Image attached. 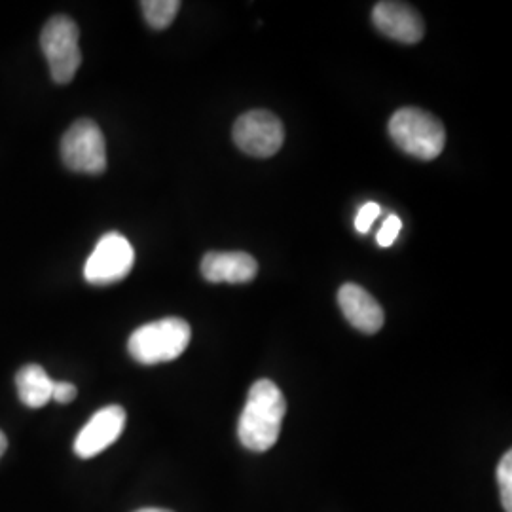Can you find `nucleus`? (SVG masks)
<instances>
[{
  "label": "nucleus",
  "mask_w": 512,
  "mask_h": 512,
  "mask_svg": "<svg viewBox=\"0 0 512 512\" xmlns=\"http://www.w3.org/2000/svg\"><path fill=\"white\" fill-rule=\"evenodd\" d=\"M287 401L272 380L253 384L238 421L239 442L251 452H268L279 440Z\"/></svg>",
  "instance_id": "nucleus-1"
},
{
  "label": "nucleus",
  "mask_w": 512,
  "mask_h": 512,
  "mask_svg": "<svg viewBox=\"0 0 512 512\" xmlns=\"http://www.w3.org/2000/svg\"><path fill=\"white\" fill-rule=\"evenodd\" d=\"M192 338L190 325L181 317L148 323L129 336V355L141 365H160L181 357Z\"/></svg>",
  "instance_id": "nucleus-2"
},
{
  "label": "nucleus",
  "mask_w": 512,
  "mask_h": 512,
  "mask_svg": "<svg viewBox=\"0 0 512 512\" xmlns=\"http://www.w3.org/2000/svg\"><path fill=\"white\" fill-rule=\"evenodd\" d=\"M389 135L395 145L418 160H435L446 145V129L437 116L406 107L389 120Z\"/></svg>",
  "instance_id": "nucleus-3"
},
{
  "label": "nucleus",
  "mask_w": 512,
  "mask_h": 512,
  "mask_svg": "<svg viewBox=\"0 0 512 512\" xmlns=\"http://www.w3.org/2000/svg\"><path fill=\"white\" fill-rule=\"evenodd\" d=\"M78 38V25L67 16H55L44 25L40 33V46L55 84H69L80 69L82 54Z\"/></svg>",
  "instance_id": "nucleus-4"
},
{
  "label": "nucleus",
  "mask_w": 512,
  "mask_h": 512,
  "mask_svg": "<svg viewBox=\"0 0 512 512\" xmlns=\"http://www.w3.org/2000/svg\"><path fill=\"white\" fill-rule=\"evenodd\" d=\"M61 160L74 173L101 175L107 169V143L93 120H78L61 139Z\"/></svg>",
  "instance_id": "nucleus-5"
},
{
  "label": "nucleus",
  "mask_w": 512,
  "mask_h": 512,
  "mask_svg": "<svg viewBox=\"0 0 512 512\" xmlns=\"http://www.w3.org/2000/svg\"><path fill=\"white\" fill-rule=\"evenodd\" d=\"M232 135L241 152L253 158H272L283 147L285 128L270 110H251L239 116Z\"/></svg>",
  "instance_id": "nucleus-6"
},
{
  "label": "nucleus",
  "mask_w": 512,
  "mask_h": 512,
  "mask_svg": "<svg viewBox=\"0 0 512 512\" xmlns=\"http://www.w3.org/2000/svg\"><path fill=\"white\" fill-rule=\"evenodd\" d=\"M135 262V251L122 234L110 232L99 239L84 266V277L92 285H112L128 277Z\"/></svg>",
  "instance_id": "nucleus-7"
},
{
  "label": "nucleus",
  "mask_w": 512,
  "mask_h": 512,
  "mask_svg": "<svg viewBox=\"0 0 512 512\" xmlns=\"http://www.w3.org/2000/svg\"><path fill=\"white\" fill-rule=\"evenodd\" d=\"M126 427V410L118 404H110L95 412L92 420L84 425L74 440V454L78 458L92 459L112 446Z\"/></svg>",
  "instance_id": "nucleus-8"
},
{
  "label": "nucleus",
  "mask_w": 512,
  "mask_h": 512,
  "mask_svg": "<svg viewBox=\"0 0 512 512\" xmlns=\"http://www.w3.org/2000/svg\"><path fill=\"white\" fill-rule=\"evenodd\" d=\"M372 21L385 37L403 44H416L425 33L420 12L404 2H378L372 10Z\"/></svg>",
  "instance_id": "nucleus-9"
},
{
  "label": "nucleus",
  "mask_w": 512,
  "mask_h": 512,
  "mask_svg": "<svg viewBox=\"0 0 512 512\" xmlns=\"http://www.w3.org/2000/svg\"><path fill=\"white\" fill-rule=\"evenodd\" d=\"M338 304L351 327H355L365 334H376L384 327V308L361 285L346 283L338 291Z\"/></svg>",
  "instance_id": "nucleus-10"
},
{
  "label": "nucleus",
  "mask_w": 512,
  "mask_h": 512,
  "mask_svg": "<svg viewBox=\"0 0 512 512\" xmlns=\"http://www.w3.org/2000/svg\"><path fill=\"white\" fill-rule=\"evenodd\" d=\"M256 274H258V262L247 253L211 251L203 256L202 275L209 283L243 285L253 281Z\"/></svg>",
  "instance_id": "nucleus-11"
},
{
  "label": "nucleus",
  "mask_w": 512,
  "mask_h": 512,
  "mask_svg": "<svg viewBox=\"0 0 512 512\" xmlns=\"http://www.w3.org/2000/svg\"><path fill=\"white\" fill-rule=\"evenodd\" d=\"M54 380L46 374L42 366H23L16 374V387H18L21 403L29 408H42L52 401L54 393Z\"/></svg>",
  "instance_id": "nucleus-12"
},
{
  "label": "nucleus",
  "mask_w": 512,
  "mask_h": 512,
  "mask_svg": "<svg viewBox=\"0 0 512 512\" xmlns=\"http://www.w3.org/2000/svg\"><path fill=\"white\" fill-rule=\"evenodd\" d=\"M141 8L148 25L156 31H162L177 18L181 2L179 0H143Z\"/></svg>",
  "instance_id": "nucleus-13"
},
{
  "label": "nucleus",
  "mask_w": 512,
  "mask_h": 512,
  "mask_svg": "<svg viewBox=\"0 0 512 512\" xmlns=\"http://www.w3.org/2000/svg\"><path fill=\"white\" fill-rule=\"evenodd\" d=\"M497 484L505 512H512V454L507 452L497 467Z\"/></svg>",
  "instance_id": "nucleus-14"
},
{
  "label": "nucleus",
  "mask_w": 512,
  "mask_h": 512,
  "mask_svg": "<svg viewBox=\"0 0 512 512\" xmlns=\"http://www.w3.org/2000/svg\"><path fill=\"white\" fill-rule=\"evenodd\" d=\"M380 217V205L374 202H368L359 209V213H357V219H355V228H357V232L359 234H366L370 228H372V224H374V220Z\"/></svg>",
  "instance_id": "nucleus-15"
},
{
  "label": "nucleus",
  "mask_w": 512,
  "mask_h": 512,
  "mask_svg": "<svg viewBox=\"0 0 512 512\" xmlns=\"http://www.w3.org/2000/svg\"><path fill=\"white\" fill-rule=\"evenodd\" d=\"M401 228H403V220L399 219V217H395V215L387 217V220L384 222V226H382V228H380V232H378V245H382V247H391V245L395 243L397 236H399Z\"/></svg>",
  "instance_id": "nucleus-16"
},
{
  "label": "nucleus",
  "mask_w": 512,
  "mask_h": 512,
  "mask_svg": "<svg viewBox=\"0 0 512 512\" xmlns=\"http://www.w3.org/2000/svg\"><path fill=\"white\" fill-rule=\"evenodd\" d=\"M76 395H78V389L73 384H69V382H55L54 393H52V399H54L55 403H73Z\"/></svg>",
  "instance_id": "nucleus-17"
},
{
  "label": "nucleus",
  "mask_w": 512,
  "mask_h": 512,
  "mask_svg": "<svg viewBox=\"0 0 512 512\" xmlns=\"http://www.w3.org/2000/svg\"><path fill=\"white\" fill-rule=\"evenodd\" d=\"M6 448H8V439H6V435L0 431V458L4 456V452H6Z\"/></svg>",
  "instance_id": "nucleus-18"
},
{
  "label": "nucleus",
  "mask_w": 512,
  "mask_h": 512,
  "mask_svg": "<svg viewBox=\"0 0 512 512\" xmlns=\"http://www.w3.org/2000/svg\"><path fill=\"white\" fill-rule=\"evenodd\" d=\"M135 512H173L167 511V509H156V507H148V509H139V511Z\"/></svg>",
  "instance_id": "nucleus-19"
}]
</instances>
